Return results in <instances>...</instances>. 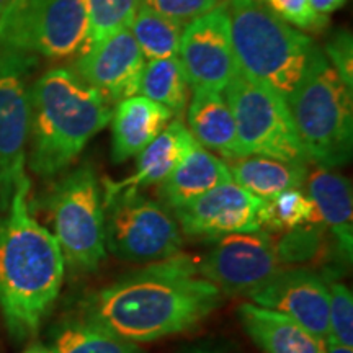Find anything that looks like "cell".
Masks as SVG:
<instances>
[{"label": "cell", "instance_id": "cell-1", "mask_svg": "<svg viewBox=\"0 0 353 353\" xmlns=\"http://www.w3.org/2000/svg\"><path fill=\"white\" fill-rule=\"evenodd\" d=\"M221 299L192 257L179 252L95 291L83 303V317L125 341L145 343L195 327Z\"/></svg>", "mask_w": 353, "mask_h": 353}, {"label": "cell", "instance_id": "cell-2", "mask_svg": "<svg viewBox=\"0 0 353 353\" xmlns=\"http://www.w3.org/2000/svg\"><path fill=\"white\" fill-rule=\"evenodd\" d=\"M30 179L0 214V309L15 337L37 334L63 288L65 262L50 229L28 205Z\"/></svg>", "mask_w": 353, "mask_h": 353}, {"label": "cell", "instance_id": "cell-3", "mask_svg": "<svg viewBox=\"0 0 353 353\" xmlns=\"http://www.w3.org/2000/svg\"><path fill=\"white\" fill-rule=\"evenodd\" d=\"M113 110L76 70L52 68L32 85L26 164L50 179L72 165L88 141L112 121Z\"/></svg>", "mask_w": 353, "mask_h": 353}, {"label": "cell", "instance_id": "cell-4", "mask_svg": "<svg viewBox=\"0 0 353 353\" xmlns=\"http://www.w3.org/2000/svg\"><path fill=\"white\" fill-rule=\"evenodd\" d=\"M237 70L288 99L324 54L314 39L285 23L260 0H226Z\"/></svg>", "mask_w": 353, "mask_h": 353}, {"label": "cell", "instance_id": "cell-5", "mask_svg": "<svg viewBox=\"0 0 353 353\" xmlns=\"http://www.w3.org/2000/svg\"><path fill=\"white\" fill-rule=\"evenodd\" d=\"M288 107L307 162L335 169L350 161L352 90L337 76L324 54L290 97Z\"/></svg>", "mask_w": 353, "mask_h": 353}, {"label": "cell", "instance_id": "cell-6", "mask_svg": "<svg viewBox=\"0 0 353 353\" xmlns=\"http://www.w3.org/2000/svg\"><path fill=\"white\" fill-rule=\"evenodd\" d=\"M48 210L64 262L76 270L94 272L107 255L103 193L90 164L79 165L52 188Z\"/></svg>", "mask_w": 353, "mask_h": 353}, {"label": "cell", "instance_id": "cell-7", "mask_svg": "<svg viewBox=\"0 0 353 353\" xmlns=\"http://www.w3.org/2000/svg\"><path fill=\"white\" fill-rule=\"evenodd\" d=\"M0 48L57 61L79 57L88 48L85 0H17L0 20Z\"/></svg>", "mask_w": 353, "mask_h": 353}, {"label": "cell", "instance_id": "cell-8", "mask_svg": "<svg viewBox=\"0 0 353 353\" xmlns=\"http://www.w3.org/2000/svg\"><path fill=\"white\" fill-rule=\"evenodd\" d=\"M105 247L118 259L136 263L161 262L183 244L174 213L138 190L103 195Z\"/></svg>", "mask_w": 353, "mask_h": 353}, {"label": "cell", "instance_id": "cell-9", "mask_svg": "<svg viewBox=\"0 0 353 353\" xmlns=\"http://www.w3.org/2000/svg\"><path fill=\"white\" fill-rule=\"evenodd\" d=\"M224 92L236 121L242 156L309 164L283 97L239 72Z\"/></svg>", "mask_w": 353, "mask_h": 353}, {"label": "cell", "instance_id": "cell-10", "mask_svg": "<svg viewBox=\"0 0 353 353\" xmlns=\"http://www.w3.org/2000/svg\"><path fill=\"white\" fill-rule=\"evenodd\" d=\"M38 57L0 48V214L8 210L13 193L26 175L32 77Z\"/></svg>", "mask_w": 353, "mask_h": 353}, {"label": "cell", "instance_id": "cell-11", "mask_svg": "<svg viewBox=\"0 0 353 353\" xmlns=\"http://www.w3.org/2000/svg\"><path fill=\"white\" fill-rule=\"evenodd\" d=\"M213 241V247L196 267L223 294L250 296L283 270L275 239L262 229L228 234Z\"/></svg>", "mask_w": 353, "mask_h": 353}, {"label": "cell", "instance_id": "cell-12", "mask_svg": "<svg viewBox=\"0 0 353 353\" xmlns=\"http://www.w3.org/2000/svg\"><path fill=\"white\" fill-rule=\"evenodd\" d=\"M179 61L193 90L223 94L239 72L234 57L226 3H218L213 10L185 26Z\"/></svg>", "mask_w": 353, "mask_h": 353}, {"label": "cell", "instance_id": "cell-13", "mask_svg": "<svg viewBox=\"0 0 353 353\" xmlns=\"http://www.w3.org/2000/svg\"><path fill=\"white\" fill-rule=\"evenodd\" d=\"M262 200L237 183L226 182L176 208L174 216L185 236L218 239L228 234L262 229Z\"/></svg>", "mask_w": 353, "mask_h": 353}, {"label": "cell", "instance_id": "cell-14", "mask_svg": "<svg viewBox=\"0 0 353 353\" xmlns=\"http://www.w3.org/2000/svg\"><path fill=\"white\" fill-rule=\"evenodd\" d=\"M145 57L130 30L87 48L76 57L74 70L83 82L103 95L108 103L139 94Z\"/></svg>", "mask_w": 353, "mask_h": 353}, {"label": "cell", "instance_id": "cell-15", "mask_svg": "<svg viewBox=\"0 0 353 353\" xmlns=\"http://www.w3.org/2000/svg\"><path fill=\"white\" fill-rule=\"evenodd\" d=\"M249 298L257 306L281 312L327 341L329 286L316 272L309 268L280 270Z\"/></svg>", "mask_w": 353, "mask_h": 353}, {"label": "cell", "instance_id": "cell-16", "mask_svg": "<svg viewBox=\"0 0 353 353\" xmlns=\"http://www.w3.org/2000/svg\"><path fill=\"white\" fill-rule=\"evenodd\" d=\"M200 145L183 125L182 120H174L156 139L152 141L143 152H139L134 172L126 179L108 180L105 179L101 183V193L112 195L121 190H139L161 185L174 172L180 162L188 156L193 149Z\"/></svg>", "mask_w": 353, "mask_h": 353}, {"label": "cell", "instance_id": "cell-17", "mask_svg": "<svg viewBox=\"0 0 353 353\" xmlns=\"http://www.w3.org/2000/svg\"><path fill=\"white\" fill-rule=\"evenodd\" d=\"M172 112L164 105L134 95L118 101L112 114V161H130L143 152L165 130Z\"/></svg>", "mask_w": 353, "mask_h": 353}, {"label": "cell", "instance_id": "cell-18", "mask_svg": "<svg viewBox=\"0 0 353 353\" xmlns=\"http://www.w3.org/2000/svg\"><path fill=\"white\" fill-rule=\"evenodd\" d=\"M307 195L314 203L321 223L329 228L345 262L353 255V196L352 185L329 167L314 165L307 170Z\"/></svg>", "mask_w": 353, "mask_h": 353}, {"label": "cell", "instance_id": "cell-19", "mask_svg": "<svg viewBox=\"0 0 353 353\" xmlns=\"http://www.w3.org/2000/svg\"><path fill=\"white\" fill-rule=\"evenodd\" d=\"M242 329L262 353H325V341L291 317L254 303L237 309Z\"/></svg>", "mask_w": 353, "mask_h": 353}, {"label": "cell", "instance_id": "cell-20", "mask_svg": "<svg viewBox=\"0 0 353 353\" xmlns=\"http://www.w3.org/2000/svg\"><path fill=\"white\" fill-rule=\"evenodd\" d=\"M188 131L203 149L226 157H242L236 121L226 97L219 92L193 90L187 108Z\"/></svg>", "mask_w": 353, "mask_h": 353}, {"label": "cell", "instance_id": "cell-21", "mask_svg": "<svg viewBox=\"0 0 353 353\" xmlns=\"http://www.w3.org/2000/svg\"><path fill=\"white\" fill-rule=\"evenodd\" d=\"M226 182H232L226 161L203 149L201 145H196L159 185L157 195L162 205L175 211Z\"/></svg>", "mask_w": 353, "mask_h": 353}, {"label": "cell", "instance_id": "cell-22", "mask_svg": "<svg viewBox=\"0 0 353 353\" xmlns=\"http://www.w3.org/2000/svg\"><path fill=\"white\" fill-rule=\"evenodd\" d=\"M231 179L259 200H270L306 182L307 164L265 156H242L226 162Z\"/></svg>", "mask_w": 353, "mask_h": 353}, {"label": "cell", "instance_id": "cell-23", "mask_svg": "<svg viewBox=\"0 0 353 353\" xmlns=\"http://www.w3.org/2000/svg\"><path fill=\"white\" fill-rule=\"evenodd\" d=\"M50 353H141V348L83 317L56 330Z\"/></svg>", "mask_w": 353, "mask_h": 353}, {"label": "cell", "instance_id": "cell-24", "mask_svg": "<svg viewBox=\"0 0 353 353\" xmlns=\"http://www.w3.org/2000/svg\"><path fill=\"white\" fill-rule=\"evenodd\" d=\"M139 94L164 105L174 117H182L188 105L190 83L179 57L145 63Z\"/></svg>", "mask_w": 353, "mask_h": 353}, {"label": "cell", "instance_id": "cell-25", "mask_svg": "<svg viewBox=\"0 0 353 353\" xmlns=\"http://www.w3.org/2000/svg\"><path fill=\"white\" fill-rule=\"evenodd\" d=\"M185 26V23L167 19L152 12L151 8L139 6L130 32L145 59H169L179 57L180 39Z\"/></svg>", "mask_w": 353, "mask_h": 353}, {"label": "cell", "instance_id": "cell-26", "mask_svg": "<svg viewBox=\"0 0 353 353\" xmlns=\"http://www.w3.org/2000/svg\"><path fill=\"white\" fill-rule=\"evenodd\" d=\"M262 228L272 231H291L312 223H321L314 203L301 188H291L265 200L260 211Z\"/></svg>", "mask_w": 353, "mask_h": 353}, {"label": "cell", "instance_id": "cell-27", "mask_svg": "<svg viewBox=\"0 0 353 353\" xmlns=\"http://www.w3.org/2000/svg\"><path fill=\"white\" fill-rule=\"evenodd\" d=\"M138 7L139 0H85L88 48L130 30Z\"/></svg>", "mask_w": 353, "mask_h": 353}, {"label": "cell", "instance_id": "cell-28", "mask_svg": "<svg viewBox=\"0 0 353 353\" xmlns=\"http://www.w3.org/2000/svg\"><path fill=\"white\" fill-rule=\"evenodd\" d=\"M329 337L339 345L353 348V296L341 281L329 283Z\"/></svg>", "mask_w": 353, "mask_h": 353}, {"label": "cell", "instance_id": "cell-29", "mask_svg": "<svg viewBox=\"0 0 353 353\" xmlns=\"http://www.w3.org/2000/svg\"><path fill=\"white\" fill-rule=\"evenodd\" d=\"M273 15L285 23L307 33H321L329 26V17L319 15L309 0H260Z\"/></svg>", "mask_w": 353, "mask_h": 353}, {"label": "cell", "instance_id": "cell-30", "mask_svg": "<svg viewBox=\"0 0 353 353\" xmlns=\"http://www.w3.org/2000/svg\"><path fill=\"white\" fill-rule=\"evenodd\" d=\"M319 226H301L291 229L285 236V239L276 244L281 263L299 262V260L309 259L317 250L316 247H319Z\"/></svg>", "mask_w": 353, "mask_h": 353}, {"label": "cell", "instance_id": "cell-31", "mask_svg": "<svg viewBox=\"0 0 353 353\" xmlns=\"http://www.w3.org/2000/svg\"><path fill=\"white\" fill-rule=\"evenodd\" d=\"M218 3L219 0H139V6L185 25L213 10Z\"/></svg>", "mask_w": 353, "mask_h": 353}, {"label": "cell", "instance_id": "cell-32", "mask_svg": "<svg viewBox=\"0 0 353 353\" xmlns=\"http://www.w3.org/2000/svg\"><path fill=\"white\" fill-rule=\"evenodd\" d=\"M324 56L342 82L353 90V38L348 30H339L325 43Z\"/></svg>", "mask_w": 353, "mask_h": 353}, {"label": "cell", "instance_id": "cell-33", "mask_svg": "<svg viewBox=\"0 0 353 353\" xmlns=\"http://www.w3.org/2000/svg\"><path fill=\"white\" fill-rule=\"evenodd\" d=\"M175 353H237L228 343L216 341H201L179 348Z\"/></svg>", "mask_w": 353, "mask_h": 353}, {"label": "cell", "instance_id": "cell-34", "mask_svg": "<svg viewBox=\"0 0 353 353\" xmlns=\"http://www.w3.org/2000/svg\"><path fill=\"white\" fill-rule=\"evenodd\" d=\"M309 3L319 15L329 17L330 13L337 12L339 8L345 6L347 0H309Z\"/></svg>", "mask_w": 353, "mask_h": 353}, {"label": "cell", "instance_id": "cell-35", "mask_svg": "<svg viewBox=\"0 0 353 353\" xmlns=\"http://www.w3.org/2000/svg\"><path fill=\"white\" fill-rule=\"evenodd\" d=\"M325 353H353V348L339 345L332 341H325Z\"/></svg>", "mask_w": 353, "mask_h": 353}, {"label": "cell", "instance_id": "cell-36", "mask_svg": "<svg viewBox=\"0 0 353 353\" xmlns=\"http://www.w3.org/2000/svg\"><path fill=\"white\" fill-rule=\"evenodd\" d=\"M15 2L17 0H0V20H2V17L6 15L8 10H10Z\"/></svg>", "mask_w": 353, "mask_h": 353}, {"label": "cell", "instance_id": "cell-37", "mask_svg": "<svg viewBox=\"0 0 353 353\" xmlns=\"http://www.w3.org/2000/svg\"><path fill=\"white\" fill-rule=\"evenodd\" d=\"M23 353H50V348H46L43 345H33V347L26 348Z\"/></svg>", "mask_w": 353, "mask_h": 353}]
</instances>
